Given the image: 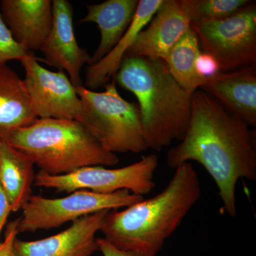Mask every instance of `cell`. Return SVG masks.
I'll return each mask as SVG.
<instances>
[{"label":"cell","instance_id":"obj_3","mask_svg":"<svg viewBox=\"0 0 256 256\" xmlns=\"http://www.w3.org/2000/svg\"><path fill=\"white\" fill-rule=\"evenodd\" d=\"M112 79L137 98L148 149L160 151L183 139L191 118L194 92L175 80L164 60L126 56Z\"/></svg>","mask_w":256,"mask_h":256},{"label":"cell","instance_id":"obj_17","mask_svg":"<svg viewBox=\"0 0 256 256\" xmlns=\"http://www.w3.org/2000/svg\"><path fill=\"white\" fill-rule=\"evenodd\" d=\"M163 0H140L130 26L114 48L100 62L88 66L85 76V87L94 90L105 86L114 78L126 54L132 46L136 37L156 14Z\"/></svg>","mask_w":256,"mask_h":256},{"label":"cell","instance_id":"obj_21","mask_svg":"<svg viewBox=\"0 0 256 256\" xmlns=\"http://www.w3.org/2000/svg\"><path fill=\"white\" fill-rule=\"evenodd\" d=\"M31 53L15 42L0 14V66L6 64L10 60L21 62Z\"/></svg>","mask_w":256,"mask_h":256},{"label":"cell","instance_id":"obj_22","mask_svg":"<svg viewBox=\"0 0 256 256\" xmlns=\"http://www.w3.org/2000/svg\"><path fill=\"white\" fill-rule=\"evenodd\" d=\"M18 218L8 224L4 238L0 244V256H15L14 242L18 234Z\"/></svg>","mask_w":256,"mask_h":256},{"label":"cell","instance_id":"obj_25","mask_svg":"<svg viewBox=\"0 0 256 256\" xmlns=\"http://www.w3.org/2000/svg\"><path fill=\"white\" fill-rule=\"evenodd\" d=\"M12 210L10 198L5 192L1 182H0V244H1V235L3 228L6 225L8 217Z\"/></svg>","mask_w":256,"mask_h":256},{"label":"cell","instance_id":"obj_15","mask_svg":"<svg viewBox=\"0 0 256 256\" xmlns=\"http://www.w3.org/2000/svg\"><path fill=\"white\" fill-rule=\"evenodd\" d=\"M138 3V0H107L86 5L87 14L80 23H96L101 35L100 44L88 66L100 62L117 44L130 26Z\"/></svg>","mask_w":256,"mask_h":256},{"label":"cell","instance_id":"obj_6","mask_svg":"<svg viewBox=\"0 0 256 256\" xmlns=\"http://www.w3.org/2000/svg\"><path fill=\"white\" fill-rule=\"evenodd\" d=\"M159 164L156 154L142 156L137 162L117 169L89 166L64 175L53 176L42 171L35 175L34 185L50 188L58 193L87 190L110 194L128 190L138 196L148 194L154 188V175Z\"/></svg>","mask_w":256,"mask_h":256},{"label":"cell","instance_id":"obj_24","mask_svg":"<svg viewBox=\"0 0 256 256\" xmlns=\"http://www.w3.org/2000/svg\"><path fill=\"white\" fill-rule=\"evenodd\" d=\"M96 242L98 250L102 254V256H152L141 252L120 250L111 245L104 238L96 239Z\"/></svg>","mask_w":256,"mask_h":256},{"label":"cell","instance_id":"obj_11","mask_svg":"<svg viewBox=\"0 0 256 256\" xmlns=\"http://www.w3.org/2000/svg\"><path fill=\"white\" fill-rule=\"evenodd\" d=\"M109 210L85 216L68 228L40 240L14 242L15 256H92L98 250L96 236Z\"/></svg>","mask_w":256,"mask_h":256},{"label":"cell","instance_id":"obj_14","mask_svg":"<svg viewBox=\"0 0 256 256\" xmlns=\"http://www.w3.org/2000/svg\"><path fill=\"white\" fill-rule=\"evenodd\" d=\"M248 126H256V64L206 79L200 88Z\"/></svg>","mask_w":256,"mask_h":256},{"label":"cell","instance_id":"obj_18","mask_svg":"<svg viewBox=\"0 0 256 256\" xmlns=\"http://www.w3.org/2000/svg\"><path fill=\"white\" fill-rule=\"evenodd\" d=\"M33 160L8 142H0V182L9 197L12 210H22L32 196Z\"/></svg>","mask_w":256,"mask_h":256},{"label":"cell","instance_id":"obj_10","mask_svg":"<svg viewBox=\"0 0 256 256\" xmlns=\"http://www.w3.org/2000/svg\"><path fill=\"white\" fill-rule=\"evenodd\" d=\"M53 24L40 50L46 63L64 70L76 88L82 86V67L90 63V56L79 46L74 34V9L67 0H53Z\"/></svg>","mask_w":256,"mask_h":256},{"label":"cell","instance_id":"obj_1","mask_svg":"<svg viewBox=\"0 0 256 256\" xmlns=\"http://www.w3.org/2000/svg\"><path fill=\"white\" fill-rule=\"evenodd\" d=\"M195 161L214 181L224 210L236 216V186L240 178L256 180V140L249 126L202 90L194 92L188 130L171 148L166 163L176 169Z\"/></svg>","mask_w":256,"mask_h":256},{"label":"cell","instance_id":"obj_5","mask_svg":"<svg viewBox=\"0 0 256 256\" xmlns=\"http://www.w3.org/2000/svg\"><path fill=\"white\" fill-rule=\"evenodd\" d=\"M105 88L102 92L84 86L76 88L82 106L78 121L101 146L114 154H138L148 150L139 106L121 97L114 80Z\"/></svg>","mask_w":256,"mask_h":256},{"label":"cell","instance_id":"obj_20","mask_svg":"<svg viewBox=\"0 0 256 256\" xmlns=\"http://www.w3.org/2000/svg\"><path fill=\"white\" fill-rule=\"evenodd\" d=\"M249 0H182L191 22L218 21L236 14Z\"/></svg>","mask_w":256,"mask_h":256},{"label":"cell","instance_id":"obj_4","mask_svg":"<svg viewBox=\"0 0 256 256\" xmlns=\"http://www.w3.org/2000/svg\"><path fill=\"white\" fill-rule=\"evenodd\" d=\"M6 142L30 156L40 171L53 176L119 163L117 154L106 150L76 120L38 118L12 134Z\"/></svg>","mask_w":256,"mask_h":256},{"label":"cell","instance_id":"obj_13","mask_svg":"<svg viewBox=\"0 0 256 256\" xmlns=\"http://www.w3.org/2000/svg\"><path fill=\"white\" fill-rule=\"evenodd\" d=\"M2 18L12 36L28 52L40 50L52 28L50 0H2Z\"/></svg>","mask_w":256,"mask_h":256},{"label":"cell","instance_id":"obj_12","mask_svg":"<svg viewBox=\"0 0 256 256\" xmlns=\"http://www.w3.org/2000/svg\"><path fill=\"white\" fill-rule=\"evenodd\" d=\"M146 26L138 34L126 56L166 60L171 48L191 28V22L182 0H163Z\"/></svg>","mask_w":256,"mask_h":256},{"label":"cell","instance_id":"obj_8","mask_svg":"<svg viewBox=\"0 0 256 256\" xmlns=\"http://www.w3.org/2000/svg\"><path fill=\"white\" fill-rule=\"evenodd\" d=\"M200 50L216 60L220 72L256 64V4L218 21L191 22Z\"/></svg>","mask_w":256,"mask_h":256},{"label":"cell","instance_id":"obj_23","mask_svg":"<svg viewBox=\"0 0 256 256\" xmlns=\"http://www.w3.org/2000/svg\"><path fill=\"white\" fill-rule=\"evenodd\" d=\"M196 69L198 74L204 79L214 76L220 72L216 60L212 56L202 52L197 60Z\"/></svg>","mask_w":256,"mask_h":256},{"label":"cell","instance_id":"obj_19","mask_svg":"<svg viewBox=\"0 0 256 256\" xmlns=\"http://www.w3.org/2000/svg\"><path fill=\"white\" fill-rule=\"evenodd\" d=\"M201 52L196 34L190 28L171 48L164 60L175 80L192 94L206 80L196 69L197 60Z\"/></svg>","mask_w":256,"mask_h":256},{"label":"cell","instance_id":"obj_16","mask_svg":"<svg viewBox=\"0 0 256 256\" xmlns=\"http://www.w3.org/2000/svg\"><path fill=\"white\" fill-rule=\"evenodd\" d=\"M37 119L24 80L6 64L0 66V142Z\"/></svg>","mask_w":256,"mask_h":256},{"label":"cell","instance_id":"obj_9","mask_svg":"<svg viewBox=\"0 0 256 256\" xmlns=\"http://www.w3.org/2000/svg\"><path fill=\"white\" fill-rule=\"evenodd\" d=\"M20 62L25 70L24 82L37 118L78 120L82 101L66 73L44 68L34 52Z\"/></svg>","mask_w":256,"mask_h":256},{"label":"cell","instance_id":"obj_7","mask_svg":"<svg viewBox=\"0 0 256 256\" xmlns=\"http://www.w3.org/2000/svg\"><path fill=\"white\" fill-rule=\"evenodd\" d=\"M144 198L128 190L101 194L78 190L62 198H50L32 195L22 207L18 217V232L34 233L38 230L57 228L85 216L104 210H118L131 206Z\"/></svg>","mask_w":256,"mask_h":256},{"label":"cell","instance_id":"obj_2","mask_svg":"<svg viewBox=\"0 0 256 256\" xmlns=\"http://www.w3.org/2000/svg\"><path fill=\"white\" fill-rule=\"evenodd\" d=\"M201 194L196 170L191 163H184L174 170L168 186L158 194L121 210H109L100 232L117 248L156 256Z\"/></svg>","mask_w":256,"mask_h":256}]
</instances>
